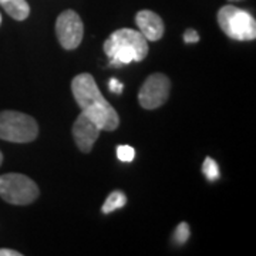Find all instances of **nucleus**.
I'll use <instances>...</instances> for the list:
<instances>
[{
    "label": "nucleus",
    "mask_w": 256,
    "mask_h": 256,
    "mask_svg": "<svg viewBox=\"0 0 256 256\" xmlns=\"http://www.w3.org/2000/svg\"><path fill=\"white\" fill-rule=\"evenodd\" d=\"M136 23L140 28V33L146 37L148 42H158L164 36V22L156 12H151V10L138 12L136 16Z\"/></svg>",
    "instance_id": "9"
},
{
    "label": "nucleus",
    "mask_w": 256,
    "mask_h": 256,
    "mask_svg": "<svg viewBox=\"0 0 256 256\" xmlns=\"http://www.w3.org/2000/svg\"><path fill=\"white\" fill-rule=\"evenodd\" d=\"M37 184L28 175L10 172L0 175V198L12 205H28L38 198Z\"/></svg>",
    "instance_id": "4"
},
{
    "label": "nucleus",
    "mask_w": 256,
    "mask_h": 256,
    "mask_svg": "<svg viewBox=\"0 0 256 256\" xmlns=\"http://www.w3.org/2000/svg\"><path fill=\"white\" fill-rule=\"evenodd\" d=\"M101 130L97 122H94L86 114H80L73 124V137L76 146L82 152H90L96 141L98 140Z\"/></svg>",
    "instance_id": "7"
},
{
    "label": "nucleus",
    "mask_w": 256,
    "mask_h": 256,
    "mask_svg": "<svg viewBox=\"0 0 256 256\" xmlns=\"http://www.w3.org/2000/svg\"><path fill=\"white\" fill-rule=\"evenodd\" d=\"M0 23H2V14H0Z\"/></svg>",
    "instance_id": "19"
},
{
    "label": "nucleus",
    "mask_w": 256,
    "mask_h": 256,
    "mask_svg": "<svg viewBox=\"0 0 256 256\" xmlns=\"http://www.w3.org/2000/svg\"><path fill=\"white\" fill-rule=\"evenodd\" d=\"M170 92H171V82L165 74H151L140 90L138 101L142 108L156 110L166 102L170 97Z\"/></svg>",
    "instance_id": "5"
},
{
    "label": "nucleus",
    "mask_w": 256,
    "mask_h": 256,
    "mask_svg": "<svg viewBox=\"0 0 256 256\" xmlns=\"http://www.w3.org/2000/svg\"><path fill=\"white\" fill-rule=\"evenodd\" d=\"M126 204H127V196H126L124 192L112 191L110 195L107 196L106 202L102 204L101 212H102V214H111V212H114V210L124 208Z\"/></svg>",
    "instance_id": "11"
},
{
    "label": "nucleus",
    "mask_w": 256,
    "mask_h": 256,
    "mask_svg": "<svg viewBox=\"0 0 256 256\" xmlns=\"http://www.w3.org/2000/svg\"><path fill=\"white\" fill-rule=\"evenodd\" d=\"M202 174L205 175L206 180L210 182L220 180V165L216 164V161L212 160L210 156H206L202 164Z\"/></svg>",
    "instance_id": "12"
},
{
    "label": "nucleus",
    "mask_w": 256,
    "mask_h": 256,
    "mask_svg": "<svg viewBox=\"0 0 256 256\" xmlns=\"http://www.w3.org/2000/svg\"><path fill=\"white\" fill-rule=\"evenodd\" d=\"M117 156L122 162H131L136 156V150L131 146H117Z\"/></svg>",
    "instance_id": "14"
},
{
    "label": "nucleus",
    "mask_w": 256,
    "mask_h": 256,
    "mask_svg": "<svg viewBox=\"0 0 256 256\" xmlns=\"http://www.w3.org/2000/svg\"><path fill=\"white\" fill-rule=\"evenodd\" d=\"M0 6L10 18L18 22L26 20L30 14V6L26 0H0Z\"/></svg>",
    "instance_id": "10"
},
{
    "label": "nucleus",
    "mask_w": 256,
    "mask_h": 256,
    "mask_svg": "<svg viewBox=\"0 0 256 256\" xmlns=\"http://www.w3.org/2000/svg\"><path fill=\"white\" fill-rule=\"evenodd\" d=\"M38 136L36 120L28 114L6 110L0 112V140L9 142H32Z\"/></svg>",
    "instance_id": "2"
},
{
    "label": "nucleus",
    "mask_w": 256,
    "mask_h": 256,
    "mask_svg": "<svg viewBox=\"0 0 256 256\" xmlns=\"http://www.w3.org/2000/svg\"><path fill=\"white\" fill-rule=\"evenodd\" d=\"M0 256H22V254L13 249H0Z\"/></svg>",
    "instance_id": "17"
},
{
    "label": "nucleus",
    "mask_w": 256,
    "mask_h": 256,
    "mask_svg": "<svg viewBox=\"0 0 256 256\" xmlns=\"http://www.w3.org/2000/svg\"><path fill=\"white\" fill-rule=\"evenodd\" d=\"M110 38L121 46L130 48L136 56V62H142L148 56V52H150L148 40L137 30L120 28V30H116L111 33Z\"/></svg>",
    "instance_id": "8"
},
{
    "label": "nucleus",
    "mask_w": 256,
    "mask_h": 256,
    "mask_svg": "<svg viewBox=\"0 0 256 256\" xmlns=\"http://www.w3.org/2000/svg\"><path fill=\"white\" fill-rule=\"evenodd\" d=\"M56 34L63 48H77L82 44L84 34L82 18L74 10H64L56 20Z\"/></svg>",
    "instance_id": "6"
},
{
    "label": "nucleus",
    "mask_w": 256,
    "mask_h": 256,
    "mask_svg": "<svg viewBox=\"0 0 256 256\" xmlns=\"http://www.w3.org/2000/svg\"><path fill=\"white\" fill-rule=\"evenodd\" d=\"M3 162V154H2V151H0V165Z\"/></svg>",
    "instance_id": "18"
},
{
    "label": "nucleus",
    "mask_w": 256,
    "mask_h": 256,
    "mask_svg": "<svg viewBox=\"0 0 256 256\" xmlns=\"http://www.w3.org/2000/svg\"><path fill=\"white\" fill-rule=\"evenodd\" d=\"M108 88H110V92L121 94V92H122V88H124V84L120 82V80H117V78H110V82H108Z\"/></svg>",
    "instance_id": "16"
},
{
    "label": "nucleus",
    "mask_w": 256,
    "mask_h": 256,
    "mask_svg": "<svg viewBox=\"0 0 256 256\" xmlns=\"http://www.w3.org/2000/svg\"><path fill=\"white\" fill-rule=\"evenodd\" d=\"M218 23L222 32L234 40L250 42L256 38L255 18L246 10L224 6L218 12Z\"/></svg>",
    "instance_id": "3"
},
{
    "label": "nucleus",
    "mask_w": 256,
    "mask_h": 256,
    "mask_svg": "<svg viewBox=\"0 0 256 256\" xmlns=\"http://www.w3.org/2000/svg\"><path fill=\"white\" fill-rule=\"evenodd\" d=\"M184 42L185 43H196V42H200V34L194 28H188L184 34Z\"/></svg>",
    "instance_id": "15"
},
{
    "label": "nucleus",
    "mask_w": 256,
    "mask_h": 256,
    "mask_svg": "<svg viewBox=\"0 0 256 256\" xmlns=\"http://www.w3.org/2000/svg\"><path fill=\"white\" fill-rule=\"evenodd\" d=\"M72 92L82 114L97 122L102 131H114L118 128V114L104 98L92 74L82 73L76 76L72 82Z\"/></svg>",
    "instance_id": "1"
},
{
    "label": "nucleus",
    "mask_w": 256,
    "mask_h": 256,
    "mask_svg": "<svg viewBox=\"0 0 256 256\" xmlns=\"http://www.w3.org/2000/svg\"><path fill=\"white\" fill-rule=\"evenodd\" d=\"M190 235H191V230H190V225L186 222H181L176 229H175L174 235H172V239L176 245H184L188 239H190Z\"/></svg>",
    "instance_id": "13"
}]
</instances>
